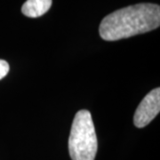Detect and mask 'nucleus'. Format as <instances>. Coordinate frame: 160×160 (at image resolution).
<instances>
[{
  "instance_id": "f257e3e1",
  "label": "nucleus",
  "mask_w": 160,
  "mask_h": 160,
  "mask_svg": "<svg viewBox=\"0 0 160 160\" xmlns=\"http://www.w3.org/2000/svg\"><path fill=\"white\" fill-rule=\"evenodd\" d=\"M160 7L155 4H138L111 12L102 21L99 33L106 41L128 38L158 28Z\"/></svg>"
},
{
  "instance_id": "f03ea898",
  "label": "nucleus",
  "mask_w": 160,
  "mask_h": 160,
  "mask_svg": "<svg viewBox=\"0 0 160 160\" xmlns=\"http://www.w3.org/2000/svg\"><path fill=\"white\" fill-rule=\"evenodd\" d=\"M98 141L91 113L82 109L75 116L69 138V152L72 160H94Z\"/></svg>"
},
{
  "instance_id": "7ed1b4c3",
  "label": "nucleus",
  "mask_w": 160,
  "mask_h": 160,
  "mask_svg": "<svg viewBox=\"0 0 160 160\" xmlns=\"http://www.w3.org/2000/svg\"><path fill=\"white\" fill-rule=\"evenodd\" d=\"M160 111V88L158 87L143 98L133 117V124L138 128L148 126Z\"/></svg>"
},
{
  "instance_id": "20e7f679",
  "label": "nucleus",
  "mask_w": 160,
  "mask_h": 160,
  "mask_svg": "<svg viewBox=\"0 0 160 160\" xmlns=\"http://www.w3.org/2000/svg\"><path fill=\"white\" fill-rule=\"evenodd\" d=\"M52 0H27L22 7V12L29 18L42 16L50 9Z\"/></svg>"
},
{
  "instance_id": "39448f33",
  "label": "nucleus",
  "mask_w": 160,
  "mask_h": 160,
  "mask_svg": "<svg viewBox=\"0 0 160 160\" xmlns=\"http://www.w3.org/2000/svg\"><path fill=\"white\" fill-rule=\"evenodd\" d=\"M9 64L5 60H0V80L4 78L9 72Z\"/></svg>"
}]
</instances>
